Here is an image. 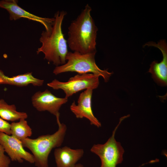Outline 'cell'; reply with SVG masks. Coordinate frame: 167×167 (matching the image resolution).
Listing matches in <instances>:
<instances>
[{
  "label": "cell",
  "instance_id": "6da1fadb",
  "mask_svg": "<svg viewBox=\"0 0 167 167\" xmlns=\"http://www.w3.org/2000/svg\"><path fill=\"white\" fill-rule=\"evenodd\" d=\"M88 4L68 27L67 44L74 52L86 54L96 51V39L98 28Z\"/></svg>",
  "mask_w": 167,
  "mask_h": 167
},
{
  "label": "cell",
  "instance_id": "e0dca14e",
  "mask_svg": "<svg viewBox=\"0 0 167 167\" xmlns=\"http://www.w3.org/2000/svg\"><path fill=\"white\" fill-rule=\"evenodd\" d=\"M0 132L11 135V124L0 117Z\"/></svg>",
  "mask_w": 167,
  "mask_h": 167
},
{
  "label": "cell",
  "instance_id": "8992f818",
  "mask_svg": "<svg viewBox=\"0 0 167 167\" xmlns=\"http://www.w3.org/2000/svg\"><path fill=\"white\" fill-rule=\"evenodd\" d=\"M99 76L92 73L78 74L70 78L66 82H62L54 79L47 84L55 90H62L67 98L83 89L96 88L99 84Z\"/></svg>",
  "mask_w": 167,
  "mask_h": 167
},
{
  "label": "cell",
  "instance_id": "3957f363",
  "mask_svg": "<svg viewBox=\"0 0 167 167\" xmlns=\"http://www.w3.org/2000/svg\"><path fill=\"white\" fill-rule=\"evenodd\" d=\"M60 116L56 117L58 129L52 134L43 135L36 139L27 138L21 140L24 147L32 152L34 164L37 167H48V156L52 149L62 143L67 130L66 125L61 123Z\"/></svg>",
  "mask_w": 167,
  "mask_h": 167
},
{
  "label": "cell",
  "instance_id": "30bf717a",
  "mask_svg": "<svg viewBox=\"0 0 167 167\" xmlns=\"http://www.w3.org/2000/svg\"><path fill=\"white\" fill-rule=\"evenodd\" d=\"M93 89H88L81 93L76 105L74 101L70 107L72 112L78 118H85L88 120L90 124L97 127L101 124L94 115L92 107V97Z\"/></svg>",
  "mask_w": 167,
  "mask_h": 167
},
{
  "label": "cell",
  "instance_id": "9a60e30c",
  "mask_svg": "<svg viewBox=\"0 0 167 167\" xmlns=\"http://www.w3.org/2000/svg\"><path fill=\"white\" fill-rule=\"evenodd\" d=\"M11 131L12 136L20 141L30 137L32 134V129L24 118L11 124Z\"/></svg>",
  "mask_w": 167,
  "mask_h": 167
},
{
  "label": "cell",
  "instance_id": "2e32d148",
  "mask_svg": "<svg viewBox=\"0 0 167 167\" xmlns=\"http://www.w3.org/2000/svg\"><path fill=\"white\" fill-rule=\"evenodd\" d=\"M5 151L2 146L0 144V167H9L11 159L5 154Z\"/></svg>",
  "mask_w": 167,
  "mask_h": 167
},
{
  "label": "cell",
  "instance_id": "7c38bea8",
  "mask_svg": "<svg viewBox=\"0 0 167 167\" xmlns=\"http://www.w3.org/2000/svg\"><path fill=\"white\" fill-rule=\"evenodd\" d=\"M84 153L82 149H72L66 146L56 148L54 155L57 167H75Z\"/></svg>",
  "mask_w": 167,
  "mask_h": 167
},
{
  "label": "cell",
  "instance_id": "ba28073f",
  "mask_svg": "<svg viewBox=\"0 0 167 167\" xmlns=\"http://www.w3.org/2000/svg\"><path fill=\"white\" fill-rule=\"evenodd\" d=\"M0 144L12 161L22 163L24 160L34 163L33 155L24 148L21 141L13 136L0 132Z\"/></svg>",
  "mask_w": 167,
  "mask_h": 167
},
{
  "label": "cell",
  "instance_id": "52a82bcc",
  "mask_svg": "<svg viewBox=\"0 0 167 167\" xmlns=\"http://www.w3.org/2000/svg\"><path fill=\"white\" fill-rule=\"evenodd\" d=\"M31 101L33 106L38 111H47L56 117L60 116L59 109L67 102L68 98L57 97L46 89L36 92L32 96Z\"/></svg>",
  "mask_w": 167,
  "mask_h": 167
},
{
  "label": "cell",
  "instance_id": "ac0fdd59",
  "mask_svg": "<svg viewBox=\"0 0 167 167\" xmlns=\"http://www.w3.org/2000/svg\"><path fill=\"white\" fill-rule=\"evenodd\" d=\"M75 167H84V165L81 164H77Z\"/></svg>",
  "mask_w": 167,
  "mask_h": 167
},
{
  "label": "cell",
  "instance_id": "4fadbf2b",
  "mask_svg": "<svg viewBox=\"0 0 167 167\" xmlns=\"http://www.w3.org/2000/svg\"><path fill=\"white\" fill-rule=\"evenodd\" d=\"M44 81L35 77L31 72L10 77L6 75L0 70V84H6L19 87L27 86L32 84L36 86L43 85Z\"/></svg>",
  "mask_w": 167,
  "mask_h": 167
},
{
  "label": "cell",
  "instance_id": "5bb4252c",
  "mask_svg": "<svg viewBox=\"0 0 167 167\" xmlns=\"http://www.w3.org/2000/svg\"><path fill=\"white\" fill-rule=\"evenodd\" d=\"M26 113L16 110L14 105H8L2 99H0V117L5 121L15 122L28 117Z\"/></svg>",
  "mask_w": 167,
  "mask_h": 167
},
{
  "label": "cell",
  "instance_id": "9c48e42d",
  "mask_svg": "<svg viewBox=\"0 0 167 167\" xmlns=\"http://www.w3.org/2000/svg\"><path fill=\"white\" fill-rule=\"evenodd\" d=\"M18 1L16 0H0V7L8 11L11 20H15L21 18H25L40 23L44 26L46 32L51 31L55 20L54 17L43 18L36 15L20 7L18 5Z\"/></svg>",
  "mask_w": 167,
  "mask_h": 167
},
{
  "label": "cell",
  "instance_id": "277c9868",
  "mask_svg": "<svg viewBox=\"0 0 167 167\" xmlns=\"http://www.w3.org/2000/svg\"><path fill=\"white\" fill-rule=\"evenodd\" d=\"M96 52L86 54L68 52L66 57L67 62L56 66L53 73L55 75L68 72H75L79 74L91 73L102 77L105 82H107L113 73L107 70H102L98 66L95 59Z\"/></svg>",
  "mask_w": 167,
  "mask_h": 167
},
{
  "label": "cell",
  "instance_id": "8fae6325",
  "mask_svg": "<svg viewBox=\"0 0 167 167\" xmlns=\"http://www.w3.org/2000/svg\"><path fill=\"white\" fill-rule=\"evenodd\" d=\"M145 45L152 46L158 48L161 52L163 59L160 62L156 61H153L150 65L148 72L152 74L154 81L159 85H167V45L164 40H160L157 43L150 42Z\"/></svg>",
  "mask_w": 167,
  "mask_h": 167
},
{
  "label": "cell",
  "instance_id": "7a4b0ae2",
  "mask_svg": "<svg viewBox=\"0 0 167 167\" xmlns=\"http://www.w3.org/2000/svg\"><path fill=\"white\" fill-rule=\"evenodd\" d=\"M66 12L58 11L55 13V19L51 31H43L40 38L41 46L38 48L37 54L43 53L44 59L52 62L57 66L66 63V57L68 52L67 41L62 33V26Z\"/></svg>",
  "mask_w": 167,
  "mask_h": 167
},
{
  "label": "cell",
  "instance_id": "5b68a950",
  "mask_svg": "<svg viewBox=\"0 0 167 167\" xmlns=\"http://www.w3.org/2000/svg\"><path fill=\"white\" fill-rule=\"evenodd\" d=\"M129 115L122 117L119 123L113 131L112 136L103 144H94L91 149V152L97 155L101 162L100 167H116L122 163L124 152L121 143L116 141L115 135L121 122Z\"/></svg>",
  "mask_w": 167,
  "mask_h": 167
}]
</instances>
